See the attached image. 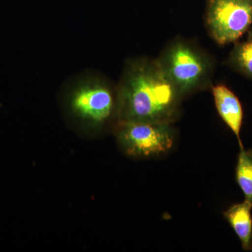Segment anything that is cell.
Returning a JSON list of instances; mask_svg holds the SVG:
<instances>
[{"label":"cell","instance_id":"1","mask_svg":"<svg viewBox=\"0 0 252 252\" xmlns=\"http://www.w3.org/2000/svg\"><path fill=\"white\" fill-rule=\"evenodd\" d=\"M117 88L119 122L170 124L182 97L162 72L157 60L129 61Z\"/></svg>","mask_w":252,"mask_h":252},{"label":"cell","instance_id":"2","mask_svg":"<svg viewBox=\"0 0 252 252\" xmlns=\"http://www.w3.org/2000/svg\"><path fill=\"white\" fill-rule=\"evenodd\" d=\"M160 68L181 95L203 89L211 79L213 66L205 52L185 40H176L157 59Z\"/></svg>","mask_w":252,"mask_h":252},{"label":"cell","instance_id":"3","mask_svg":"<svg viewBox=\"0 0 252 252\" xmlns=\"http://www.w3.org/2000/svg\"><path fill=\"white\" fill-rule=\"evenodd\" d=\"M73 84L67 97L71 114L81 122L94 127L104 125L118 116V88L94 74L83 76Z\"/></svg>","mask_w":252,"mask_h":252},{"label":"cell","instance_id":"4","mask_svg":"<svg viewBox=\"0 0 252 252\" xmlns=\"http://www.w3.org/2000/svg\"><path fill=\"white\" fill-rule=\"evenodd\" d=\"M206 25L218 44L238 41L252 27V0H209Z\"/></svg>","mask_w":252,"mask_h":252},{"label":"cell","instance_id":"5","mask_svg":"<svg viewBox=\"0 0 252 252\" xmlns=\"http://www.w3.org/2000/svg\"><path fill=\"white\" fill-rule=\"evenodd\" d=\"M118 125V140L127 155H158L173 145V131L168 123L121 121Z\"/></svg>","mask_w":252,"mask_h":252},{"label":"cell","instance_id":"6","mask_svg":"<svg viewBox=\"0 0 252 252\" xmlns=\"http://www.w3.org/2000/svg\"><path fill=\"white\" fill-rule=\"evenodd\" d=\"M212 94L217 112L222 120L236 136L240 149H243L240 138V131L243 123V109L241 102L233 91L222 84L214 86Z\"/></svg>","mask_w":252,"mask_h":252},{"label":"cell","instance_id":"7","mask_svg":"<svg viewBox=\"0 0 252 252\" xmlns=\"http://www.w3.org/2000/svg\"><path fill=\"white\" fill-rule=\"evenodd\" d=\"M252 204L245 201L235 204L224 212L225 219L229 222L238 235L245 251L252 249Z\"/></svg>","mask_w":252,"mask_h":252},{"label":"cell","instance_id":"8","mask_svg":"<svg viewBox=\"0 0 252 252\" xmlns=\"http://www.w3.org/2000/svg\"><path fill=\"white\" fill-rule=\"evenodd\" d=\"M245 40L237 41L230 51L228 64L233 70L252 80V28Z\"/></svg>","mask_w":252,"mask_h":252},{"label":"cell","instance_id":"9","mask_svg":"<svg viewBox=\"0 0 252 252\" xmlns=\"http://www.w3.org/2000/svg\"><path fill=\"white\" fill-rule=\"evenodd\" d=\"M236 180L246 201L252 204V151L242 149L238 156Z\"/></svg>","mask_w":252,"mask_h":252}]
</instances>
